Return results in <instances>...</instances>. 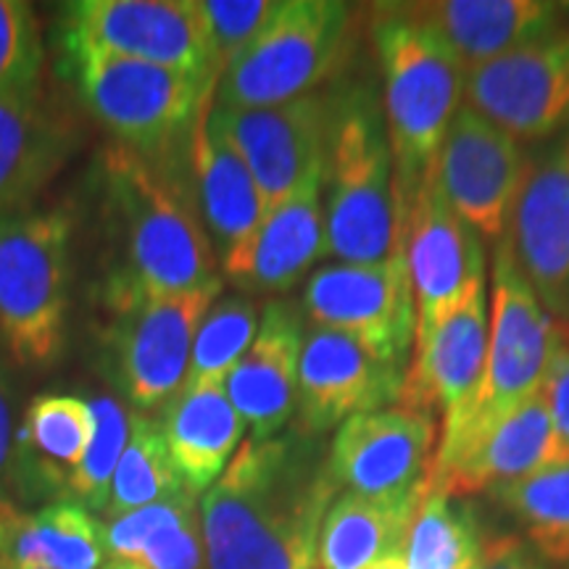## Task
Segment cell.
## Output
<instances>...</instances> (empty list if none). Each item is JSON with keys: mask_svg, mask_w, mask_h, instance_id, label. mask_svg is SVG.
Wrapping results in <instances>:
<instances>
[{"mask_svg": "<svg viewBox=\"0 0 569 569\" xmlns=\"http://www.w3.org/2000/svg\"><path fill=\"white\" fill-rule=\"evenodd\" d=\"M338 496L322 438H246L201 496L206 569H315Z\"/></svg>", "mask_w": 569, "mask_h": 569, "instance_id": "cell-1", "label": "cell"}, {"mask_svg": "<svg viewBox=\"0 0 569 569\" xmlns=\"http://www.w3.org/2000/svg\"><path fill=\"white\" fill-rule=\"evenodd\" d=\"M103 234L101 306L224 282L190 188L161 163L111 142L92 167Z\"/></svg>", "mask_w": 569, "mask_h": 569, "instance_id": "cell-2", "label": "cell"}, {"mask_svg": "<svg viewBox=\"0 0 569 569\" xmlns=\"http://www.w3.org/2000/svg\"><path fill=\"white\" fill-rule=\"evenodd\" d=\"M369 32L380 61V101L396 163L398 203L407 224L411 203L436 172L448 127L465 106L467 71L415 17L409 3L380 6Z\"/></svg>", "mask_w": 569, "mask_h": 569, "instance_id": "cell-3", "label": "cell"}, {"mask_svg": "<svg viewBox=\"0 0 569 569\" xmlns=\"http://www.w3.org/2000/svg\"><path fill=\"white\" fill-rule=\"evenodd\" d=\"M403 248L396 163L380 96L340 90L325 167V259L377 264Z\"/></svg>", "mask_w": 569, "mask_h": 569, "instance_id": "cell-4", "label": "cell"}, {"mask_svg": "<svg viewBox=\"0 0 569 569\" xmlns=\"http://www.w3.org/2000/svg\"><path fill=\"white\" fill-rule=\"evenodd\" d=\"M71 203L0 213V338L27 367L51 365L71 306Z\"/></svg>", "mask_w": 569, "mask_h": 569, "instance_id": "cell-5", "label": "cell"}, {"mask_svg": "<svg viewBox=\"0 0 569 569\" xmlns=\"http://www.w3.org/2000/svg\"><path fill=\"white\" fill-rule=\"evenodd\" d=\"M63 77L119 146L151 161L188 148L217 90L213 77L90 51H63Z\"/></svg>", "mask_w": 569, "mask_h": 569, "instance_id": "cell-6", "label": "cell"}, {"mask_svg": "<svg viewBox=\"0 0 569 569\" xmlns=\"http://www.w3.org/2000/svg\"><path fill=\"white\" fill-rule=\"evenodd\" d=\"M565 346L561 327L538 301L519 267L509 234L493 243L490 261V343L486 382L472 417L451 436L438 438L432 469L443 467L482 432L543 390Z\"/></svg>", "mask_w": 569, "mask_h": 569, "instance_id": "cell-7", "label": "cell"}, {"mask_svg": "<svg viewBox=\"0 0 569 569\" xmlns=\"http://www.w3.org/2000/svg\"><path fill=\"white\" fill-rule=\"evenodd\" d=\"M353 6L340 0H277L256 38L222 71L219 109H269L322 90L351 51Z\"/></svg>", "mask_w": 569, "mask_h": 569, "instance_id": "cell-8", "label": "cell"}, {"mask_svg": "<svg viewBox=\"0 0 569 569\" xmlns=\"http://www.w3.org/2000/svg\"><path fill=\"white\" fill-rule=\"evenodd\" d=\"M224 282L177 296H140L109 306L98 332L101 375L134 411L167 407L188 382L198 327Z\"/></svg>", "mask_w": 569, "mask_h": 569, "instance_id": "cell-9", "label": "cell"}, {"mask_svg": "<svg viewBox=\"0 0 569 569\" xmlns=\"http://www.w3.org/2000/svg\"><path fill=\"white\" fill-rule=\"evenodd\" d=\"M63 51H90L213 77L198 0H77L61 6Z\"/></svg>", "mask_w": 569, "mask_h": 569, "instance_id": "cell-10", "label": "cell"}, {"mask_svg": "<svg viewBox=\"0 0 569 569\" xmlns=\"http://www.w3.org/2000/svg\"><path fill=\"white\" fill-rule=\"evenodd\" d=\"M309 327L343 332L382 359L409 367L417 301L407 251L377 264H327L309 274L301 303Z\"/></svg>", "mask_w": 569, "mask_h": 569, "instance_id": "cell-11", "label": "cell"}, {"mask_svg": "<svg viewBox=\"0 0 569 569\" xmlns=\"http://www.w3.org/2000/svg\"><path fill=\"white\" fill-rule=\"evenodd\" d=\"M338 92L317 90L269 109H219L211 103L209 124L230 142L264 203V219L303 177L327 161Z\"/></svg>", "mask_w": 569, "mask_h": 569, "instance_id": "cell-12", "label": "cell"}, {"mask_svg": "<svg viewBox=\"0 0 569 569\" xmlns=\"http://www.w3.org/2000/svg\"><path fill=\"white\" fill-rule=\"evenodd\" d=\"M403 251L415 284L417 338H430L461 306L486 293L482 238L440 193L436 172L419 190L403 224Z\"/></svg>", "mask_w": 569, "mask_h": 569, "instance_id": "cell-13", "label": "cell"}, {"mask_svg": "<svg viewBox=\"0 0 569 569\" xmlns=\"http://www.w3.org/2000/svg\"><path fill=\"white\" fill-rule=\"evenodd\" d=\"M528 169L519 140L465 103L440 146L436 180L448 206L482 240L498 243L509 232Z\"/></svg>", "mask_w": 569, "mask_h": 569, "instance_id": "cell-14", "label": "cell"}, {"mask_svg": "<svg viewBox=\"0 0 569 569\" xmlns=\"http://www.w3.org/2000/svg\"><path fill=\"white\" fill-rule=\"evenodd\" d=\"M436 417L407 407H388L351 417L336 430L327 465L340 493L369 498L425 496L430 486Z\"/></svg>", "mask_w": 569, "mask_h": 569, "instance_id": "cell-15", "label": "cell"}, {"mask_svg": "<svg viewBox=\"0 0 569 569\" xmlns=\"http://www.w3.org/2000/svg\"><path fill=\"white\" fill-rule=\"evenodd\" d=\"M407 369L343 332L306 327L293 430L322 438L351 417L398 407Z\"/></svg>", "mask_w": 569, "mask_h": 569, "instance_id": "cell-16", "label": "cell"}, {"mask_svg": "<svg viewBox=\"0 0 569 569\" xmlns=\"http://www.w3.org/2000/svg\"><path fill=\"white\" fill-rule=\"evenodd\" d=\"M465 103L511 138H553L569 127V27L467 71Z\"/></svg>", "mask_w": 569, "mask_h": 569, "instance_id": "cell-17", "label": "cell"}, {"mask_svg": "<svg viewBox=\"0 0 569 569\" xmlns=\"http://www.w3.org/2000/svg\"><path fill=\"white\" fill-rule=\"evenodd\" d=\"M507 234L538 301L569 327V132L530 161Z\"/></svg>", "mask_w": 569, "mask_h": 569, "instance_id": "cell-18", "label": "cell"}, {"mask_svg": "<svg viewBox=\"0 0 569 569\" xmlns=\"http://www.w3.org/2000/svg\"><path fill=\"white\" fill-rule=\"evenodd\" d=\"M490 343V306L486 293L451 315L411 351L407 382L398 407L443 415L440 438L457 432L472 417L486 382Z\"/></svg>", "mask_w": 569, "mask_h": 569, "instance_id": "cell-19", "label": "cell"}, {"mask_svg": "<svg viewBox=\"0 0 569 569\" xmlns=\"http://www.w3.org/2000/svg\"><path fill=\"white\" fill-rule=\"evenodd\" d=\"M209 111L198 119L188 146L190 174H193L188 188L219 259L222 277L234 280L264 224V203L240 153L222 134L211 130Z\"/></svg>", "mask_w": 569, "mask_h": 569, "instance_id": "cell-20", "label": "cell"}, {"mask_svg": "<svg viewBox=\"0 0 569 569\" xmlns=\"http://www.w3.org/2000/svg\"><path fill=\"white\" fill-rule=\"evenodd\" d=\"M569 461V448L561 443L543 390L517 407L501 422L469 443L448 465L432 469L427 490L448 496L496 493L540 469Z\"/></svg>", "mask_w": 569, "mask_h": 569, "instance_id": "cell-21", "label": "cell"}, {"mask_svg": "<svg viewBox=\"0 0 569 569\" xmlns=\"http://www.w3.org/2000/svg\"><path fill=\"white\" fill-rule=\"evenodd\" d=\"M303 338L306 319L296 303L274 298L264 306L251 348L224 382L227 396L251 430L248 438L280 436L293 419Z\"/></svg>", "mask_w": 569, "mask_h": 569, "instance_id": "cell-22", "label": "cell"}, {"mask_svg": "<svg viewBox=\"0 0 569 569\" xmlns=\"http://www.w3.org/2000/svg\"><path fill=\"white\" fill-rule=\"evenodd\" d=\"M80 146V127L42 84L0 98V213L30 206Z\"/></svg>", "mask_w": 569, "mask_h": 569, "instance_id": "cell-23", "label": "cell"}, {"mask_svg": "<svg viewBox=\"0 0 569 569\" xmlns=\"http://www.w3.org/2000/svg\"><path fill=\"white\" fill-rule=\"evenodd\" d=\"M415 17L472 71L565 27V6L546 0H438L409 3Z\"/></svg>", "mask_w": 569, "mask_h": 569, "instance_id": "cell-24", "label": "cell"}, {"mask_svg": "<svg viewBox=\"0 0 569 569\" xmlns=\"http://www.w3.org/2000/svg\"><path fill=\"white\" fill-rule=\"evenodd\" d=\"M325 163L267 213L234 288L246 296L290 293L325 259Z\"/></svg>", "mask_w": 569, "mask_h": 569, "instance_id": "cell-25", "label": "cell"}, {"mask_svg": "<svg viewBox=\"0 0 569 569\" xmlns=\"http://www.w3.org/2000/svg\"><path fill=\"white\" fill-rule=\"evenodd\" d=\"M96 419L80 396L46 393L30 403L13 446V490L24 501H69V478L88 451Z\"/></svg>", "mask_w": 569, "mask_h": 569, "instance_id": "cell-26", "label": "cell"}, {"mask_svg": "<svg viewBox=\"0 0 569 569\" xmlns=\"http://www.w3.org/2000/svg\"><path fill=\"white\" fill-rule=\"evenodd\" d=\"M159 422L177 472L198 496L219 480L248 430L224 382H184Z\"/></svg>", "mask_w": 569, "mask_h": 569, "instance_id": "cell-27", "label": "cell"}, {"mask_svg": "<svg viewBox=\"0 0 569 569\" xmlns=\"http://www.w3.org/2000/svg\"><path fill=\"white\" fill-rule=\"evenodd\" d=\"M0 557L11 569H101L103 522L74 501H56L34 515L6 509L0 519Z\"/></svg>", "mask_w": 569, "mask_h": 569, "instance_id": "cell-28", "label": "cell"}, {"mask_svg": "<svg viewBox=\"0 0 569 569\" xmlns=\"http://www.w3.org/2000/svg\"><path fill=\"white\" fill-rule=\"evenodd\" d=\"M103 546L109 559L148 569H206L201 498L184 488L167 501L109 519Z\"/></svg>", "mask_w": 569, "mask_h": 569, "instance_id": "cell-29", "label": "cell"}, {"mask_svg": "<svg viewBox=\"0 0 569 569\" xmlns=\"http://www.w3.org/2000/svg\"><path fill=\"white\" fill-rule=\"evenodd\" d=\"M422 498L340 493L325 517L317 567L367 569L388 557H403V546Z\"/></svg>", "mask_w": 569, "mask_h": 569, "instance_id": "cell-30", "label": "cell"}, {"mask_svg": "<svg viewBox=\"0 0 569 569\" xmlns=\"http://www.w3.org/2000/svg\"><path fill=\"white\" fill-rule=\"evenodd\" d=\"M184 488L188 486L169 457L159 419L130 411V440H127L122 459L113 472L103 519H117L134 509L167 501V498L182 493Z\"/></svg>", "mask_w": 569, "mask_h": 569, "instance_id": "cell-31", "label": "cell"}, {"mask_svg": "<svg viewBox=\"0 0 569 569\" xmlns=\"http://www.w3.org/2000/svg\"><path fill=\"white\" fill-rule=\"evenodd\" d=\"M493 496L540 559L569 565V461L498 488Z\"/></svg>", "mask_w": 569, "mask_h": 569, "instance_id": "cell-32", "label": "cell"}, {"mask_svg": "<svg viewBox=\"0 0 569 569\" xmlns=\"http://www.w3.org/2000/svg\"><path fill=\"white\" fill-rule=\"evenodd\" d=\"M482 551L478 517L465 498L427 490L411 522L403 561L409 569H457Z\"/></svg>", "mask_w": 569, "mask_h": 569, "instance_id": "cell-33", "label": "cell"}, {"mask_svg": "<svg viewBox=\"0 0 569 569\" xmlns=\"http://www.w3.org/2000/svg\"><path fill=\"white\" fill-rule=\"evenodd\" d=\"M259 306L253 296H219L198 327L188 382H227L259 332Z\"/></svg>", "mask_w": 569, "mask_h": 569, "instance_id": "cell-34", "label": "cell"}, {"mask_svg": "<svg viewBox=\"0 0 569 569\" xmlns=\"http://www.w3.org/2000/svg\"><path fill=\"white\" fill-rule=\"evenodd\" d=\"M90 409L92 419H96V432H92V440L82 461L71 472L67 498L80 503L90 515L103 517L113 472H117L127 440H130V411L111 396H101L90 401Z\"/></svg>", "mask_w": 569, "mask_h": 569, "instance_id": "cell-35", "label": "cell"}, {"mask_svg": "<svg viewBox=\"0 0 569 569\" xmlns=\"http://www.w3.org/2000/svg\"><path fill=\"white\" fill-rule=\"evenodd\" d=\"M42 40L38 13L24 0H0V98L40 84Z\"/></svg>", "mask_w": 569, "mask_h": 569, "instance_id": "cell-36", "label": "cell"}, {"mask_svg": "<svg viewBox=\"0 0 569 569\" xmlns=\"http://www.w3.org/2000/svg\"><path fill=\"white\" fill-rule=\"evenodd\" d=\"M198 3L209 32L213 69L222 77V71L264 27L277 0L274 3L272 0H198Z\"/></svg>", "mask_w": 569, "mask_h": 569, "instance_id": "cell-37", "label": "cell"}, {"mask_svg": "<svg viewBox=\"0 0 569 569\" xmlns=\"http://www.w3.org/2000/svg\"><path fill=\"white\" fill-rule=\"evenodd\" d=\"M478 569H546V565L522 538L498 536L482 540Z\"/></svg>", "mask_w": 569, "mask_h": 569, "instance_id": "cell-38", "label": "cell"}, {"mask_svg": "<svg viewBox=\"0 0 569 569\" xmlns=\"http://www.w3.org/2000/svg\"><path fill=\"white\" fill-rule=\"evenodd\" d=\"M543 396L549 401L553 427H557L561 443L569 448V346H561L557 359H553Z\"/></svg>", "mask_w": 569, "mask_h": 569, "instance_id": "cell-39", "label": "cell"}, {"mask_svg": "<svg viewBox=\"0 0 569 569\" xmlns=\"http://www.w3.org/2000/svg\"><path fill=\"white\" fill-rule=\"evenodd\" d=\"M13 446H17V425H13V393L9 375L0 367V501L13 488Z\"/></svg>", "mask_w": 569, "mask_h": 569, "instance_id": "cell-40", "label": "cell"}, {"mask_svg": "<svg viewBox=\"0 0 569 569\" xmlns=\"http://www.w3.org/2000/svg\"><path fill=\"white\" fill-rule=\"evenodd\" d=\"M367 569H409L407 561H403V557H388L382 561H377V565L367 567Z\"/></svg>", "mask_w": 569, "mask_h": 569, "instance_id": "cell-41", "label": "cell"}, {"mask_svg": "<svg viewBox=\"0 0 569 569\" xmlns=\"http://www.w3.org/2000/svg\"><path fill=\"white\" fill-rule=\"evenodd\" d=\"M101 569H148V567H142V565H138V561H124V559H109V561H103V567Z\"/></svg>", "mask_w": 569, "mask_h": 569, "instance_id": "cell-42", "label": "cell"}, {"mask_svg": "<svg viewBox=\"0 0 569 569\" xmlns=\"http://www.w3.org/2000/svg\"><path fill=\"white\" fill-rule=\"evenodd\" d=\"M478 567H480V553H478V557L467 559V561H465V565H459L457 569H478Z\"/></svg>", "mask_w": 569, "mask_h": 569, "instance_id": "cell-43", "label": "cell"}, {"mask_svg": "<svg viewBox=\"0 0 569 569\" xmlns=\"http://www.w3.org/2000/svg\"><path fill=\"white\" fill-rule=\"evenodd\" d=\"M21 569H42V567H21Z\"/></svg>", "mask_w": 569, "mask_h": 569, "instance_id": "cell-44", "label": "cell"}]
</instances>
